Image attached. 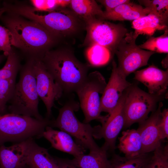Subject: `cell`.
Listing matches in <instances>:
<instances>
[{"label":"cell","instance_id":"obj_1","mask_svg":"<svg viewBox=\"0 0 168 168\" xmlns=\"http://www.w3.org/2000/svg\"><path fill=\"white\" fill-rule=\"evenodd\" d=\"M0 20L14 36L18 48L28 59L41 60L59 39L34 21L11 13L2 15Z\"/></svg>","mask_w":168,"mask_h":168},{"label":"cell","instance_id":"obj_2","mask_svg":"<svg viewBox=\"0 0 168 168\" xmlns=\"http://www.w3.org/2000/svg\"><path fill=\"white\" fill-rule=\"evenodd\" d=\"M41 61L65 93L76 92L88 74L89 65L78 60L69 49L50 50L45 53Z\"/></svg>","mask_w":168,"mask_h":168},{"label":"cell","instance_id":"obj_3","mask_svg":"<svg viewBox=\"0 0 168 168\" xmlns=\"http://www.w3.org/2000/svg\"><path fill=\"white\" fill-rule=\"evenodd\" d=\"M10 10L36 22L58 39L76 34L81 29L83 21L73 11L64 8L44 15L35 14L32 7L23 5H13Z\"/></svg>","mask_w":168,"mask_h":168},{"label":"cell","instance_id":"obj_4","mask_svg":"<svg viewBox=\"0 0 168 168\" xmlns=\"http://www.w3.org/2000/svg\"><path fill=\"white\" fill-rule=\"evenodd\" d=\"M33 58L28 59L20 70L18 82L16 83L13 96L9 101L10 113L42 120L38 109L39 96Z\"/></svg>","mask_w":168,"mask_h":168},{"label":"cell","instance_id":"obj_5","mask_svg":"<svg viewBox=\"0 0 168 168\" xmlns=\"http://www.w3.org/2000/svg\"><path fill=\"white\" fill-rule=\"evenodd\" d=\"M51 120H42L9 113L0 115V146L7 142L14 143L42 137Z\"/></svg>","mask_w":168,"mask_h":168},{"label":"cell","instance_id":"obj_6","mask_svg":"<svg viewBox=\"0 0 168 168\" xmlns=\"http://www.w3.org/2000/svg\"><path fill=\"white\" fill-rule=\"evenodd\" d=\"M79 103L73 99L67 101L59 109L56 119L51 120L49 126L56 127L74 137L76 142L90 151L99 150L93 137V127L89 123L80 122L76 117L75 112L77 111Z\"/></svg>","mask_w":168,"mask_h":168},{"label":"cell","instance_id":"obj_7","mask_svg":"<svg viewBox=\"0 0 168 168\" xmlns=\"http://www.w3.org/2000/svg\"><path fill=\"white\" fill-rule=\"evenodd\" d=\"M106 84L101 74L95 71L88 74L76 91L79 100L80 106L84 115L83 123H89L96 120L102 124L107 119L109 114H100L101 99Z\"/></svg>","mask_w":168,"mask_h":168},{"label":"cell","instance_id":"obj_8","mask_svg":"<svg viewBox=\"0 0 168 168\" xmlns=\"http://www.w3.org/2000/svg\"><path fill=\"white\" fill-rule=\"evenodd\" d=\"M163 97L151 95L132 84L126 92L123 108L125 119L124 128L145 120L150 112L156 110L157 103Z\"/></svg>","mask_w":168,"mask_h":168},{"label":"cell","instance_id":"obj_9","mask_svg":"<svg viewBox=\"0 0 168 168\" xmlns=\"http://www.w3.org/2000/svg\"><path fill=\"white\" fill-rule=\"evenodd\" d=\"M139 35L135 31L128 32L114 52L118 59L117 68L126 77L139 68L147 65L150 57L156 53L138 47L136 44V40Z\"/></svg>","mask_w":168,"mask_h":168},{"label":"cell","instance_id":"obj_10","mask_svg":"<svg viewBox=\"0 0 168 168\" xmlns=\"http://www.w3.org/2000/svg\"><path fill=\"white\" fill-rule=\"evenodd\" d=\"M86 35L83 43L90 46L97 44L108 49L112 54L128 32L122 24H115L98 18L85 22Z\"/></svg>","mask_w":168,"mask_h":168},{"label":"cell","instance_id":"obj_11","mask_svg":"<svg viewBox=\"0 0 168 168\" xmlns=\"http://www.w3.org/2000/svg\"><path fill=\"white\" fill-rule=\"evenodd\" d=\"M34 69L37 93L46 107V117L49 119L54 102L61 97L63 92L48 72L41 60L34 59Z\"/></svg>","mask_w":168,"mask_h":168},{"label":"cell","instance_id":"obj_12","mask_svg":"<svg viewBox=\"0 0 168 168\" xmlns=\"http://www.w3.org/2000/svg\"><path fill=\"white\" fill-rule=\"evenodd\" d=\"M126 91L123 94L117 106L110 114L102 125L93 127V137L95 138L104 139L102 146L107 151H114L116 147V140L124 128L125 122L123 108Z\"/></svg>","mask_w":168,"mask_h":168},{"label":"cell","instance_id":"obj_13","mask_svg":"<svg viewBox=\"0 0 168 168\" xmlns=\"http://www.w3.org/2000/svg\"><path fill=\"white\" fill-rule=\"evenodd\" d=\"M119 71L113 60L112 72L102 98L101 111L110 114L118 104L124 92L132 84Z\"/></svg>","mask_w":168,"mask_h":168},{"label":"cell","instance_id":"obj_14","mask_svg":"<svg viewBox=\"0 0 168 168\" xmlns=\"http://www.w3.org/2000/svg\"><path fill=\"white\" fill-rule=\"evenodd\" d=\"M163 105L162 103L160 102L157 109L150 117L139 123L137 130L141 136L144 154L153 151L162 143L159 125Z\"/></svg>","mask_w":168,"mask_h":168},{"label":"cell","instance_id":"obj_15","mask_svg":"<svg viewBox=\"0 0 168 168\" xmlns=\"http://www.w3.org/2000/svg\"><path fill=\"white\" fill-rule=\"evenodd\" d=\"M134 79L146 86L148 93L163 96L167 92L168 69L162 70L153 64L134 72Z\"/></svg>","mask_w":168,"mask_h":168},{"label":"cell","instance_id":"obj_16","mask_svg":"<svg viewBox=\"0 0 168 168\" xmlns=\"http://www.w3.org/2000/svg\"><path fill=\"white\" fill-rule=\"evenodd\" d=\"M29 139L8 147L0 146V168H26Z\"/></svg>","mask_w":168,"mask_h":168},{"label":"cell","instance_id":"obj_17","mask_svg":"<svg viewBox=\"0 0 168 168\" xmlns=\"http://www.w3.org/2000/svg\"><path fill=\"white\" fill-rule=\"evenodd\" d=\"M42 137L49 141L53 148L72 155L74 157L84 154L85 152V149L74 142L69 134L49 126L46 128Z\"/></svg>","mask_w":168,"mask_h":168},{"label":"cell","instance_id":"obj_18","mask_svg":"<svg viewBox=\"0 0 168 168\" xmlns=\"http://www.w3.org/2000/svg\"><path fill=\"white\" fill-rule=\"evenodd\" d=\"M26 168H60L59 158L51 156L48 150L29 140Z\"/></svg>","mask_w":168,"mask_h":168},{"label":"cell","instance_id":"obj_19","mask_svg":"<svg viewBox=\"0 0 168 168\" xmlns=\"http://www.w3.org/2000/svg\"><path fill=\"white\" fill-rule=\"evenodd\" d=\"M150 12L148 8L130 2L121 4L112 10L104 12L103 19L123 21L134 20L145 16Z\"/></svg>","mask_w":168,"mask_h":168},{"label":"cell","instance_id":"obj_20","mask_svg":"<svg viewBox=\"0 0 168 168\" xmlns=\"http://www.w3.org/2000/svg\"><path fill=\"white\" fill-rule=\"evenodd\" d=\"M107 150L103 147L97 151H90L72 159H65L69 164L77 168H110L107 158Z\"/></svg>","mask_w":168,"mask_h":168},{"label":"cell","instance_id":"obj_21","mask_svg":"<svg viewBox=\"0 0 168 168\" xmlns=\"http://www.w3.org/2000/svg\"><path fill=\"white\" fill-rule=\"evenodd\" d=\"M119 142L118 148L126 158H134L144 154L142 152L141 136L137 129L123 131L119 138Z\"/></svg>","mask_w":168,"mask_h":168},{"label":"cell","instance_id":"obj_22","mask_svg":"<svg viewBox=\"0 0 168 168\" xmlns=\"http://www.w3.org/2000/svg\"><path fill=\"white\" fill-rule=\"evenodd\" d=\"M69 5L72 11L84 22L94 18L103 19L104 11L95 0H72Z\"/></svg>","mask_w":168,"mask_h":168},{"label":"cell","instance_id":"obj_23","mask_svg":"<svg viewBox=\"0 0 168 168\" xmlns=\"http://www.w3.org/2000/svg\"><path fill=\"white\" fill-rule=\"evenodd\" d=\"M132 27L139 35H152L156 30H165L168 27L162 25L158 18L149 13L133 21Z\"/></svg>","mask_w":168,"mask_h":168},{"label":"cell","instance_id":"obj_24","mask_svg":"<svg viewBox=\"0 0 168 168\" xmlns=\"http://www.w3.org/2000/svg\"><path fill=\"white\" fill-rule=\"evenodd\" d=\"M152 156L148 153L134 158L114 154L110 160V168H145Z\"/></svg>","mask_w":168,"mask_h":168},{"label":"cell","instance_id":"obj_25","mask_svg":"<svg viewBox=\"0 0 168 168\" xmlns=\"http://www.w3.org/2000/svg\"><path fill=\"white\" fill-rule=\"evenodd\" d=\"M111 54L108 49L97 44L89 46L86 52L89 63L94 67H99L107 64L111 59Z\"/></svg>","mask_w":168,"mask_h":168},{"label":"cell","instance_id":"obj_26","mask_svg":"<svg viewBox=\"0 0 168 168\" xmlns=\"http://www.w3.org/2000/svg\"><path fill=\"white\" fill-rule=\"evenodd\" d=\"M138 1L140 4L145 6V7L150 10V13L157 17L162 25L168 27V0H139Z\"/></svg>","mask_w":168,"mask_h":168},{"label":"cell","instance_id":"obj_27","mask_svg":"<svg viewBox=\"0 0 168 168\" xmlns=\"http://www.w3.org/2000/svg\"><path fill=\"white\" fill-rule=\"evenodd\" d=\"M21 67L19 56L12 49L7 56L5 65L0 69V80H16Z\"/></svg>","mask_w":168,"mask_h":168},{"label":"cell","instance_id":"obj_28","mask_svg":"<svg viewBox=\"0 0 168 168\" xmlns=\"http://www.w3.org/2000/svg\"><path fill=\"white\" fill-rule=\"evenodd\" d=\"M142 49L159 53H168V30H165L164 33L157 37H151L143 44L138 45Z\"/></svg>","mask_w":168,"mask_h":168},{"label":"cell","instance_id":"obj_29","mask_svg":"<svg viewBox=\"0 0 168 168\" xmlns=\"http://www.w3.org/2000/svg\"><path fill=\"white\" fill-rule=\"evenodd\" d=\"M145 168H168V146L161 145L153 151V154Z\"/></svg>","mask_w":168,"mask_h":168},{"label":"cell","instance_id":"obj_30","mask_svg":"<svg viewBox=\"0 0 168 168\" xmlns=\"http://www.w3.org/2000/svg\"><path fill=\"white\" fill-rule=\"evenodd\" d=\"M16 80H0V111L6 114L7 103L11 99L14 92Z\"/></svg>","mask_w":168,"mask_h":168},{"label":"cell","instance_id":"obj_31","mask_svg":"<svg viewBox=\"0 0 168 168\" xmlns=\"http://www.w3.org/2000/svg\"><path fill=\"white\" fill-rule=\"evenodd\" d=\"M34 11H48L49 12L69 5L70 0H32L30 1Z\"/></svg>","mask_w":168,"mask_h":168},{"label":"cell","instance_id":"obj_32","mask_svg":"<svg viewBox=\"0 0 168 168\" xmlns=\"http://www.w3.org/2000/svg\"><path fill=\"white\" fill-rule=\"evenodd\" d=\"M18 48V45L14 36L7 28L0 26V49L7 57L12 50V46Z\"/></svg>","mask_w":168,"mask_h":168},{"label":"cell","instance_id":"obj_33","mask_svg":"<svg viewBox=\"0 0 168 168\" xmlns=\"http://www.w3.org/2000/svg\"><path fill=\"white\" fill-rule=\"evenodd\" d=\"M159 130L161 138L162 140L168 137V109L165 108L161 111Z\"/></svg>","mask_w":168,"mask_h":168},{"label":"cell","instance_id":"obj_34","mask_svg":"<svg viewBox=\"0 0 168 168\" xmlns=\"http://www.w3.org/2000/svg\"><path fill=\"white\" fill-rule=\"evenodd\" d=\"M104 6L105 9V12H109L118 6L130 2L129 0H100L97 1Z\"/></svg>","mask_w":168,"mask_h":168},{"label":"cell","instance_id":"obj_35","mask_svg":"<svg viewBox=\"0 0 168 168\" xmlns=\"http://www.w3.org/2000/svg\"><path fill=\"white\" fill-rule=\"evenodd\" d=\"M60 168H77L67 162L65 159L59 158Z\"/></svg>","mask_w":168,"mask_h":168},{"label":"cell","instance_id":"obj_36","mask_svg":"<svg viewBox=\"0 0 168 168\" xmlns=\"http://www.w3.org/2000/svg\"><path fill=\"white\" fill-rule=\"evenodd\" d=\"M167 61H168V56L164 59L161 63L163 67L165 68H167L168 67V63H167Z\"/></svg>","mask_w":168,"mask_h":168},{"label":"cell","instance_id":"obj_37","mask_svg":"<svg viewBox=\"0 0 168 168\" xmlns=\"http://www.w3.org/2000/svg\"><path fill=\"white\" fill-rule=\"evenodd\" d=\"M1 51V50L0 49V52ZM5 56L4 55V54H0V64L3 61Z\"/></svg>","mask_w":168,"mask_h":168},{"label":"cell","instance_id":"obj_38","mask_svg":"<svg viewBox=\"0 0 168 168\" xmlns=\"http://www.w3.org/2000/svg\"><path fill=\"white\" fill-rule=\"evenodd\" d=\"M0 115H2L0 111Z\"/></svg>","mask_w":168,"mask_h":168}]
</instances>
